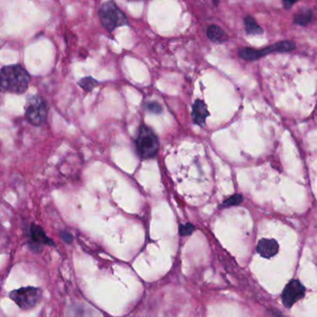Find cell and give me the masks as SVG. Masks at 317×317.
<instances>
[{"mask_svg": "<svg viewBox=\"0 0 317 317\" xmlns=\"http://www.w3.org/2000/svg\"><path fill=\"white\" fill-rule=\"evenodd\" d=\"M31 81L30 74L21 65H9L0 71V91L21 95L26 92Z\"/></svg>", "mask_w": 317, "mask_h": 317, "instance_id": "obj_1", "label": "cell"}, {"mask_svg": "<svg viewBox=\"0 0 317 317\" xmlns=\"http://www.w3.org/2000/svg\"><path fill=\"white\" fill-rule=\"evenodd\" d=\"M99 17L107 32H113L119 27L129 25L126 15L113 0L106 1L100 7Z\"/></svg>", "mask_w": 317, "mask_h": 317, "instance_id": "obj_2", "label": "cell"}, {"mask_svg": "<svg viewBox=\"0 0 317 317\" xmlns=\"http://www.w3.org/2000/svg\"><path fill=\"white\" fill-rule=\"evenodd\" d=\"M136 146L141 158H154L158 153V137L150 127L142 124L138 129Z\"/></svg>", "mask_w": 317, "mask_h": 317, "instance_id": "obj_3", "label": "cell"}, {"mask_svg": "<svg viewBox=\"0 0 317 317\" xmlns=\"http://www.w3.org/2000/svg\"><path fill=\"white\" fill-rule=\"evenodd\" d=\"M296 46L292 41H280L275 43L274 45H271L269 47L264 48H242L238 50V56L241 58L248 61H253L259 58H263L266 55H269L271 53H284L290 52L293 49H295Z\"/></svg>", "mask_w": 317, "mask_h": 317, "instance_id": "obj_4", "label": "cell"}, {"mask_svg": "<svg viewBox=\"0 0 317 317\" xmlns=\"http://www.w3.org/2000/svg\"><path fill=\"white\" fill-rule=\"evenodd\" d=\"M47 102L40 96H30L25 104V118L34 126H40L48 118Z\"/></svg>", "mask_w": 317, "mask_h": 317, "instance_id": "obj_5", "label": "cell"}, {"mask_svg": "<svg viewBox=\"0 0 317 317\" xmlns=\"http://www.w3.org/2000/svg\"><path fill=\"white\" fill-rule=\"evenodd\" d=\"M42 295V291L36 287H25L10 292V298L23 311H29L37 306Z\"/></svg>", "mask_w": 317, "mask_h": 317, "instance_id": "obj_6", "label": "cell"}, {"mask_svg": "<svg viewBox=\"0 0 317 317\" xmlns=\"http://www.w3.org/2000/svg\"><path fill=\"white\" fill-rule=\"evenodd\" d=\"M305 287L298 279H292L286 285L281 294V300L283 305L290 309L297 301L305 296Z\"/></svg>", "mask_w": 317, "mask_h": 317, "instance_id": "obj_7", "label": "cell"}, {"mask_svg": "<svg viewBox=\"0 0 317 317\" xmlns=\"http://www.w3.org/2000/svg\"><path fill=\"white\" fill-rule=\"evenodd\" d=\"M29 236H30V242L29 247L36 252H41L43 246H55L51 238H48L46 232L44 231L40 226L32 224L29 228Z\"/></svg>", "mask_w": 317, "mask_h": 317, "instance_id": "obj_8", "label": "cell"}, {"mask_svg": "<svg viewBox=\"0 0 317 317\" xmlns=\"http://www.w3.org/2000/svg\"><path fill=\"white\" fill-rule=\"evenodd\" d=\"M256 249L263 258L270 259L277 254L279 246L276 240L273 238H262L257 244Z\"/></svg>", "mask_w": 317, "mask_h": 317, "instance_id": "obj_9", "label": "cell"}, {"mask_svg": "<svg viewBox=\"0 0 317 317\" xmlns=\"http://www.w3.org/2000/svg\"><path fill=\"white\" fill-rule=\"evenodd\" d=\"M191 116L196 124L203 126L205 124L207 117L209 116V111L207 109L206 104L201 100H197L192 106Z\"/></svg>", "mask_w": 317, "mask_h": 317, "instance_id": "obj_10", "label": "cell"}, {"mask_svg": "<svg viewBox=\"0 0 317 317\" xmlns=\"http://www.w3.org/2000/svg\"><path fill=\"white\" fill-rule=\"evenodd\" d=\"M207 37L213 43L222 44L228 40V36L222 28L216 24H211L207 30Z\"/></svg>", "mask_w": 317, "mask_h": 317, "instance_id": "obj_11", "label": "cell"}, {"mask_svg": "<svg viewBox=\"0 0 317 317\" xmlns=\"http://www.w3.org/2000/svg\"><path fill=\"white\" fill-rule=\"evenodd\" d=\"M245 31L249 36H259L264 33L263 28L260 26L257 21L254 20L253 17L246 16L244 19Z\"/></svg>", "mask_w": 317, "mask_h": 317, "instance_id": "obj_12", "label": "cell"}, {"mask_svg": "<svg viewBox=\"0 0 317 317\" xmlns=\"http://www.w3.org/2000/svg\"><path fill=\"white\" fill-rule=\"evenodd\" d=\"M312 11L309 10H301L295 14L293 21L297 25L306 26L307 24L312 21Z\"/></svg>", "mask_w": 317, "mask_h": 317, "instance_id": "obj_13", "label": "cell"}, {"mask_svg": "<svg viewBox=\"0 0 317 317\" xmlns=\"http://www.w3.org/2000/svg\"><path fill=\"white\" fill-rule=\"evenodd\" d=\"M80 86L83 88V89L85 90V91H87V92H89L91 90L94 89L97 85H99V83H98V81L97 80L94 79V78H92V77H85V78H83V79H81L79 81Z\"/></svg>", "mask_w": 317, "mask_h": 317, "instance_id": "obj_14", "label": "cell"}, {"mask_svg": "<svg viewBox=\"0 0 317 317\" xmlns=\"http://www.w3.org/2000/svg\"><path fill=\"white\" fill-rule=\"evenodd\" d=\"M68 317H91L89 312L84 307L73 306L68 312Z\"/></svg>", "mask_w": 317, "mask_h": 317, "instance_id": "obj_15", "label": "cell"}, {"mask_svg": "<svg viewBox=\"0 0 317 317\" xmlns=\"http://www.w3.org/2000/svg\"><path fill=\"white\" fill-rule=\"evenodd\" d=\"M243 201V197L240 194L231 196L223 202L222 207H231L239 205Z\"/></svg>", "mask_w": 317, "mask_h": 317, "instance_id": "obj_16", "label": "cell"}, {"mask_svg": "<svg viewBox=\"0 0 317 317\" xmlns=\"http://www.w3.org/2000/svg\"><path fill=\"white\" fill-rule=\"evenodd\" d=\"M195 228L193 225L191 224H185V225H180L179 226V234L180 236L182 237H185V236H188L191 235L192 233L194 232Z\"/></svg>", "mask_w": 317, "mask_h": 317, "instance_id": "obj_17", "label": "cell"}, {"mask_svg": "<svg viewBox=\"0 0 317 317\" xmlns=\"http://www.w3.org/2000/svg\"><path fill=\"white\" fill-rule=\"evenodd\" d=\"M146 108H147V110H148V111H150V112H152V113H155V114H158V113H161V112L163 111L162 106L160 105L157 102H155V101H152V102L148 103V104L146 105Z\"/></svg>", "mask_w": 317, "mask_h": 317, "instance_id": "obj_18", "label": "cell"}, {"mask_svg": "<svg viewBox=\"0 0 317 317\" xmlns=\"http://www.w3.org/2000/svg\"><path fill=\"white\" fill-rule=\"evenodd\" d=\"M59 236H60V238L64 240L65 243L71 244L74 240L73 235L71 233L68 232V231H61L60 234H59Z\"/></svg>", "mask_w": 317, "mask_h": 317, "instance_id": "obj_19", "label": "cell"}, {"mask_svg": "<svg viewBox=\"0 0 317 317\" xmlns=\"http://www.w3.org/2000/svg\"><path fill=\"white\" fill-rule=\"evenodd\" d=\"M283 1V5L286 9H291L292 6L296 4L299 0H282Z\"/></svg>", "mask_w": 317, "mask_h": 317, "instance_id": "obj_20", "label": "cell"}, {"mask_svg": "<svg viewBox=\"0 0 317 317\" xmlns=\"http://www.w3.org/2000/svg\"><path fill=\"white\" fill-rule=\"evenodd\" d=\"M270 317H286L282 312H279L278 310L273 309L270 311Z\"/></svg>", "mask_w": 317, "mask_h": 317, "instance_id": "obj_21", "label": "cell"}, {"mask_svg": "<svg viewBox=\"0 0 317 317\" xmlns=\"http://www.w3.org/2000/svg\"><path fill=\"white\" fill-rule=\"evenodd\" d=\"M213 1H214V5H218V4H217V0H213Z\"/></svg>", "mask_w": 317, "mask_h": 317, "instance_id": "obj_22", "label": "cell"}, {"mask_svg": "<svg viewBox=\"0 0 317 317\" xmlns=\"http://www.w3.org/2000/svg\"><path fill=\"white\" fill-rule=\"evenodd\" d=\"M129 1H139V0H129Z\"/></svg>", "mask_w": 317, "mask_h": 317, "instance_id": "obj_23", "label": "cell"}, {"mask_svg": "<svg viewBox=\"0 0 317 317\" xmlns=\"http://www.w3.org/2000/svg\"><path fill=\"white\" fill-rule=\"evenodd\" d=\"M0 291H1V289H0Z\"/></svg>", "mask_w": 317, "mask_h": 317, "instance_id": "obj_24", "label": "cell"}]
</instances>
